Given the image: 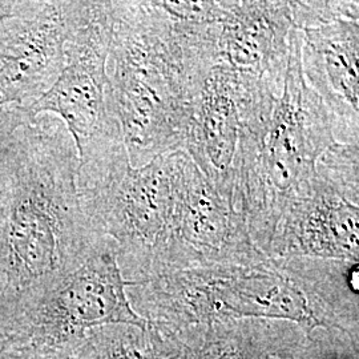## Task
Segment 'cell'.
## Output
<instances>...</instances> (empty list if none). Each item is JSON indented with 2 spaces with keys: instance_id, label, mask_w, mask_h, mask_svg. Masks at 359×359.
<instances>
[{
  "instance_id": "1",
  "label": "cell",
  "mask_w": 359,
  "mask_h": 359,
  "mask_svg": "<svg viewBox=\"0 0 359 359\" xmlns=\"http://www.w3.org/2000/svg\"><path fill=\"white\" fill-rule=\"evenodd\" d=\"M358 262L266 257L177 270L128 286L129 304L161 334L237 320L292 322L359 335Z\"/></svg>"
},
{
  "instance_id": "2",
  "label": "cell",
  "mask_w": 359,
  "mask_h": 359,
  "mask_svg": "<svg viewBox=\"0 0 359 359\" xmlns=\"http://www.w3.org/2000/svg\"><path fill=\"white\" fill-rule=\"evenodd\" d=\"M10 191L0 240L1 311L38 298L107 244L77 191L79 154L65 123L41 115L4 148Z\"/></svg>"
},
{
  "instance_id": "3",
  "label": "cell",
  "mask_w": 359,
  "mask_h": 359,
  "mask_svg": "<svg viewBox=\"0 0 359 359\" xmlns=\"http://www.w3.org/2000/svg\"><path fill=\"white\" fill-rule=\"evenodd\" d=\"M107 75L129 163L182 151L193 100L218 63L221 25L177 19L161 1H108Z\"/></svg>"
},
{
  "instance_id": "4",
  "label": "cell",
  "mask_w": 359,
  "mask_h": 359,
  "mask_svg": "<svg viewBox=\"0 0 359 359\" xmlns=\"http://www.w3.org/2000/svg\"><path fill=\"white\" fill-rule=\"evenodd\" d=\"M301 41L293 27L283 92L245 112L234 161V208L266 256L285 210L308 192L320 157L337 142L326 108L304 77Z\"/></svg>"
},
{
  "instance_id": "5",
  "label": "cell",
  "mask_w": 359,
  "mask_h": 359,
  "mask_svg": "<svg viewBox=\"0 0 359 359\" xmlns=\"http://www.w3.org/2000/svg\"><path fill=\"white\" fill-rule=\"evenodd\" d=\"M77 191L92 225L115 246L129 286L167 274L173 213L169 154L135 168L126 149L79 167Z\"/></svg>"
},
{
  "instance_id": "6",
  "label": "cell",
  "mask_w": 359,
  "mask_h": 359,
  "mask_svg": "<svg viewBox=\"0 0 359 359\" xmlns=\"http://www.w3.org/2000/svg\"><path fill=\"white\" fill-rule=\"evenodd\" d=\"M128 286L108 240L48 292L3 317L0 359H74L92 330L112 325L145 329L129 304Z\"/></svg>"
},
{
  "instance_id": "7",
  "label": "cell",
  "mask_w": 359,
  "mask_h": 359,
  "mask_svg": "<svg viewBox=\"0 0 359 359\" xmlns=\"http://www.w3.org/2000/svg\"><path fill=\"white\" fill-rule=\"evenodd\" d=\"M111 41L108 1H83L65 46V65L34 116L65 123L76 145L79 165L102 161L126 149L112 104L107 60Z\"/></svg>"
},
{
  "instance_id": "8",
  "label": "cell",
  "mask_w": 359,
  "mask_h": 359,
  "mask_svg": "<svg viewBox=\"0 0 359 359\" xmlns=\"http://www.w3.org/2000/svg\"><path fill=\"white\" fill-rule=\"evenodd\" d=\"M83 1H35L0 22V151L34 123V108L65 65V46Z\"/></svg>"
},
{
  "instance_id": "9",
  "label": "cell",
  "mask_w": 359,
  "mask_h": 359,
  "mask_svg": "<svg viewBox=\"0 0 359 359\" xmlns=\"http://www.w3.org/2000/svg\"><path fill=\"white\" fill-rule=\"evenodd\" d=\"M173 213L168 273L213 265H246L266 258L244 216L222 198L185 151L169 154Z\"/></svg>"
},
{
  "instance_id": "10",
  "label": "cell",
  "mask_w": 359,
  "mask_h": 359,
  "mask_svg": "<svg viewBox=\"0 0 359 359\" xmlns=\"http://www.w3.org/2000/svg\"><path fill=\"white\" fill-rule=\"evenodd\" d=\"M268 257L359 261V188L316 170L308 192L297 197L280 219Z\"/></svg>"
},
{
  "instance_id": "11",
  "label": "cell",
  "mask_w": 359,
  "mask_h": 359,
  "mask_svg": "<svg viewBox=\"0 0 359 359\" xmlns=\"http://www.w3.org/2000/svg\"><path fill=\"white\" fill-rule=\"evenodd\" d=\"M246 92V77L224 63L213 65L193 100L182 148L233 206L234 161Z\"/></svg>"
},
{
  "instance_id": "12",
  "label": "cell",
  "mask_w": 359,
  "mask_h": 359,
  "mask_svg": "<svg viewBox=\"0 0 359 359\" xmlns=\"http://www.w3.org/2000/svg\"><path fill=\"white\" fill-rule=\"evenodd\" d=\"M301 65L326 108L335 142L359 144V20L301 29Z\"/></svg>"
},
{
  "instance_id": "13",
  "label": "cell",
  "mask_w": 359,
  "mask_h": 359,
  "mask_svg": "<svg viewBox=\"0 0 359 359\" xmlns=\"http://www.w3.org/2000/svg\"><path fill=\"white\" fill-rule=\"evenodd\" d=\"M293 27L290 1L229 0L218 38V63L281 93Z\"/></svg>"
},
{
  "instance_id": "14",
  "label": "cell",
  "mask_w": 359,
  "mask_h": 359,
  "mask_svg": "<svg viewBox=\"0 0 359 359\" xmlns=\"http://www.w3.org/2000/svg\"><path fill=\"white\" fill-rule=\"evenodd\" d=\"M305 333L292 322L237 320L193 326L173 335L182 359H277L297 346Z\"/></svg>"
},
{
  "instance_id": "15",
  "label": "cell",
  "mask_w": 359,
  "mask_h": 359,
  "mask_svg": "<svg viewBox=\"0 0 359 359\" xmlns=\"http://www.w3.org/2000/svg\"><path fill=\"white\" fill-rule=\"evenodd\" d=\"M277 359H359V335L334 329H313Z\"/></svg>"
},
{
  "instance_id": "16",
  "label": "cell",
  "mask_w": 359,
  "mask_h": 359,
  "mask_svg": "<svg viewBox=\"0 0 359 359\" xmlns=\"http://www.w3.org/2000/svg\"><path fill=\"white\" fill-rule=\"evenodd\" d=\"M140 330L130 325H112L92 330L74 359H132Z\"/></svg>"
},
{
  "instance_id": "17",
  "label": "cell",
  "mask_w": 359,
  "mask_h": 359,
  "mask_svg": "<svg viewBox=\"0 0 359 359\" xmlns=\"http://www.w3.org/2000/svg\"><path fill=\"white\" fill-rule=\"evenodd\" d=\"M293 25L298 29L314 28L339 19L359 20V3L350 1H290Z\"/></svg>"
},
{
  "instance_id": "18",
  "label": "cell",
  "mask_w": 359,
  "mask_h": 359,
  "mask_svg": "<svg viewBox=\"0 0 359 359\" xmlns=\"http://www.w3.org/2000/svg\"><path fill=\"white\" fill-rule=\"evenodd\" d=\"M132 359H182V348L173 334L158 333L147 326L137 334Z\"/></svg>"
},
{
  "instance_id": "19",
  "label": "cell",
  "mask_w": 359,
  "mask_h": 359,
  "mask_svg": "<svg viewBox=\"0 0 359 359\" xmlns=\"http://www.w3.org/2000/svg\"><path fill=\"white\" fill-rule=\"evenodd\" d=\"M35 0L27 1H13V0H0V22L4 19H11L18 16H25L32 10Z\"/></svg>"
},
{
  "instance_id": "20",
  "label": "cell",
  "mask_w": 359,
  "mask_h": 359,
  "mask_svg": "<svg viewBox=\"0 0 359 359\" xmlns=\"http://www.w3.org/2000/svg\"><path fill=\"white\" fill-rule=\"evenodd\" d=\"M10 181H11V173H10L7 152L6 149H1L0 151V209L6 204L8 191H10Z\"/></svg>"
},
{
  "instance_id": "21",
  "label": "cell",
  "mask_w": 359,
  "mask_h": 359,
  "mask_svg": "<svg viewBox=\"0 0 359 359\" xmlns=\"http://www.w3.org/2000/svg\"><path fill=\"white\" fill-rule=\"evenodd\" d=\"M1 231H3V215L0 210V240H1Z\"/></svg>"
},
{
  "instance_id": "22",
  "label": "cell",
  "mask_w": 359,
  "mask_h": 359,
  "mask_svg": "<svg viewBox=\"0 0 359 359\" xmlns=\"http://www.w3.org/2000/svg\"><path fill=\"white\" fill-rule=\"evenodd\" d=\"M0 309H1V281H0Z\"/></svg>"
}]
</instances>
